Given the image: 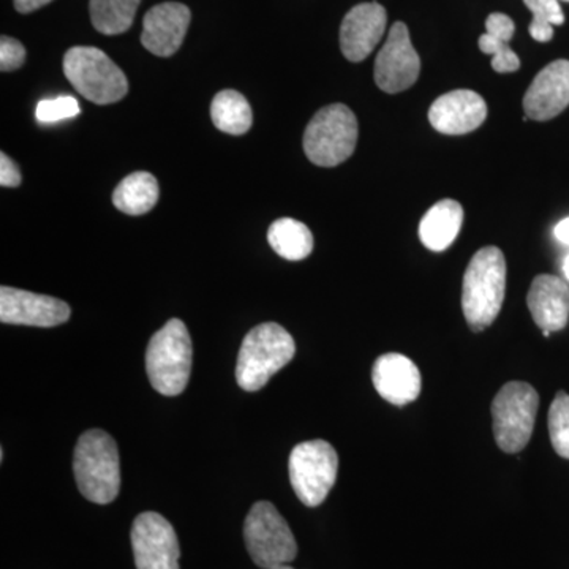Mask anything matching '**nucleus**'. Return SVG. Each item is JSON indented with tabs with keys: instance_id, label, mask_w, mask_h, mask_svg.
<instances>
[{
	"instance_id": "obj_1",
	"label": "nucleus",
	"mask_w": 569,
	"mask_h": 569,
	"mask_svg": "<svg viewBox=\"0 0 569 569\" xmlns=\"http://www.w3.org/2000/svg\"><path fill=\"white\" fill-rule=\"evenodd\" d=\"M507 290V261L498 247L478 250L468 264L462 283V310L471 331L496 321Z\"/></svg>"
},
{
	"instance_id": "obj_2",
	"label": "nucleus",
	"mask_w": 569,
	"mask_h": 569,
	"mask_svg": "<svg viewBox=\"0 0 569 569\" xmlns=\"http://www.w3.org/2000/svg\"><path fill=\"white\" fill-rule=\"evenodd\" d=\"M73 473L82 497L97 505L114 501L121 490V462L114 438L100 429L82 433L74 448Z\"/></svg>"
},
{
	"instance_id": "obj_3",
	"label": "nucleus",
	"mask_w": 569,
	"mask_h": 569,
	"mask_svg": "<svg viewBox=\"0 0 569 569\" xmlns=\"http://www.w3.org/2000/svg\"><path fill=\"white\" fill-rule=\"evenodd\" d=\"M296 343L287 329L277 323L253 328L242 340L236 365V380L244 391H260L272 376L295 358Z\"/></svg>"
},
{
	"instance_id": "obj_4",
	"label": "nucleus",
	"mask_w": 569,
	"mask_h": 569,
	"mask_svg": "<svg viewBox=\"0 0 569 569\" xmlns=\"http://www.w3.org/2000/svg\"><path fill=\"white\" fill-rule=\"evenodd\" d=\"M192 339L183 321L173 318L149 340L146 372L157 392L179 396L192 372Z\"/></svg>"
},
{
	"instance_id": "obj_5",
	"label": "nucleus",
	"mask_w": 569,
	"mask_h": 569,
	"mask_svg": "<svg viewBox=\"0 0 569 569\" xmlns=\"http://www.w3.org/2000/svg\"><path fill=\"white\" fill-rule=\"evenodd\" d=\"M63 73L78 93L96 104L119 102L129 92L123 71L99 48H70L63 58Z\"/></svg>"
},
{
	"instance_id": "obj_6",
	"label": "nucleus",
	"mask_w": 569,
	"mask_h": 569,
	"mask_svg": "<svg viewBox=\"0 0 569 569\" xmlns=\"http://www.w3.org/2000/svg\"><path fill=\"white\" fill-rule=\"evenodd\" d=\"M358 119L342 103L329 104L313 116L305 133L307 159L317 167L332 168L353 156Z\"/></svg>"
},
{
	"instance_id": "obj_7",
	"label": "nucleus",
	"mask_w": 569,
	"mask_h": 569,
	"mask_svg": "<svg viewBox=\"0 0 569 569\" xmlns=\"http://www.w3.org/2000/svg\"><path fill=\"white\" fill-rule=\"evenodd\" d=\"M539 407L537 389L523 381H511L492 402L493 436L498 448L518 455L529 445Z\"/></svg>"
},
{
	"instance_id": "obj_8",
	"label": "nucleus",
	"mask_w": 569,
	"mask_h": 569,
	"mask_svg": "<svg viewBox=\"0 0 569 569\" xmlns=\"http://www.w3.org/2000/svg\"><path fill=\"white\" fill-rule=\"evenodd\" d=\"M246 548L261 569L288 565L298 556V542L283 516L269 501H258L244 522Z\"/></svg>"
},
{
	"instance_id": "obj_9",
	"label": "nucleus",
	"mask_w": 569,
	"mask_h": 569,
	"mask_svg": "<svg viewBox=\"0 0 569 569\" xmlns=\"http://www.w3.org/2000/svg\"><path fill=\"white\" fill-rule=\"evenodd\" d=\"M288 473L299 500L306 507H320L335 488L339 456L328 441H305L291 451Z\"/></svg>"
},
{
	"instance_id": "obj_10",
	"label": "nucleus",
	"mask_w": 569,
	"mask_h": 569,
	"mask_svg": "<svg viewBox=\"0 0 569 569\" xmlns=\"http://www.w3.org/2000/svg\"><path fill=\"white\" fill-rule=\"evenodd\" d=\"M132 549L137 569H179L178 535L159 512H142L133 520Z\"/></svg>"
},
{
	"instance_id": "obj_11",
	"label": "nucleus",
	"mask_w": 569,
	"mask_h": 569,
	"mask_svg": "<svg viewBox=\"0 0 569 569\" xmlns=\"http://www.w3.org/2000/svg\"><path fill=\"white\" fill-rule=\"evenodd\" d=\"M419 71L421 59L411 44L410 32L403 22H396L376 59L373 78L377 86L388 93L407 91L418 81Z\"/></svg>"
},
{
	"instance_id": "obj_12",
	"label": "nucleus",
	"mask_w": 569,
	"mask_h": 569,
	"mask_svg": "<svg viewBox=\"0 0 569 569\" xmlns=\"http://www.w3.org/2000/svg\"><path fill=\"white\" fill-rule=\"evenodd\" d=\"M70 306L52 296L18 288H0V321L6 325L54 328L69 321Z\"/></svg>"
},
{
	"instance_id": "obj_13",
	"label": "nucleus",
	"mask_w": 569,
	"mask_h": 569,
	"mask_svg": "<svg viewBox=\"0 0 569 569\" xmlns=\"http://www.w3.org/2000/svg\"><path fill=\"white\" fill-rule=\"evenodd\" d=\"M388 14L377 2L353 7L340 26V50L350 62H362L372 54L387 32Z\"/></svg>"
},
{
	"instance_id": "obj_14",
	"label": "nucleus",
	"mask_w": 569,
	"mask_h": 569,
	"mask_svg": "<svg viewBox=\"0 0 569 569\" xmlns=\"http://www.w3.org/2000/svg\"><path fill=\"white\" fill-rule=\"evenodd\" d=\"M192 13L183 3L163 2L152 7L142 21L141 43L159 58H170L186 39Z\"/></svg>"
},
{
	"instance_id": "obj_15",
	"label": "nucleus",
	"mask_w": 569,
	"mask_h": 569,
	"mask_svg": "<svg viewBox=\"0 0 569 569\" xmlns=\"http://www.w3.org/2000/svg\"><path fill=\"white\" fill-rule=\"evenodd\" d=\"M569 107V61L550 62L545 67L523 97V110L533 121H549Z\"/></svg>"
},
{
	"instance_id": "obj_16",
	"label": "nucleus",
	"mask_w": 569,
	"mask_h": 569,
	"mask_svg": "<svg viewBox=\"0 0 569 569\" xmlns=\"http://www.w3.org/2000/svg\"><path fill=\"white\" fill-rule=\"evenodd\" d=\"M488 118V104L479 93L458 89L438 97L429 110V121L437 132L466 134L473 132Z\"/></svg>"
},
{
	"instance_id": "obj_17",
	"label": "nucleus",
	"mask_w": 569,
	"mask_h": 569,
	"mask_svg": "<svg viewBox=\"0 0 569 569\" xmlns=\"http://www.w3.org/2000/svg\"><path fill=\"white\" fill-rule=\"evenodd\" d=\"M378 395L392 406L415 402L421 392V373L417 365L400 353L381 355L372 369Z\"/></svg>"
},
{
	"instance_id": "obj_18",
	"label": "nucleus",
	"mask_w": 569,
	"mask_h": 569,
	"mask_svg": "<svg viewBox=\"0 0 569 569\" xmlns=\"http://www.w3.org/2000/svg\"><path fill=\"white\" fill-rule=\"evenodd\" d=\"M531 317L542 331H561L569 320V288L556 276L535 277L527 296Z\"/></svg>"
},
{
	"instance_id": "obj_19",
	"label": "nucleus",
	"mask_w": 569,
	"mask_h": 569,
	"mask_svg": "<svg viewBox=\"0 0 569 569\" xmlns=\"http://www.w3.org/2000/svg\"><path fill=\"white\" fill-rule=\"evenodd\" d=\"M462 223V206L456 200H441L422 217L419 238L432 252H443L458 238Z\"/></svg>"
},
{
	"instance_id": "obj_20",
	"label": "nucleus",
	"mask_w": 569,
	"mask_h": 569,
	"mask_svg": "<svg viewBox=\"0 0 569 569\" xmlns=\"http://www.w3.org/2000/svg\"><path fill=\"white\" fill-rule=\"evenodd\" d=\"M516 32V24L508 14L492 13L486 20V33L479 37V50L492 56V69L497 73H512L520 69V59L509 48Z\"/></svg>"
},
{
	"instance_id": "obj_21",
	"label": "nucleus",
	"mask_w": 569,
	"mask_h": 569,
	"mask_svg": "<svg viewBox=\"0 0 569 569\" xmlns=\"http://www.w3.org/2000/svg\"><path fill=\"white\" fill-rule=\"evenodd\" d=\"M160 197L159 182L151 173L137 171L122 179L112 192V204L127 216L152 211Z\"/></svg>"
},
{
	"instance_id": "obj_22",
	"label": "nucleus",
	"mask_w": 569,
	"mask_h": 569,
	"mask_svg": "<svg viewBox=\"0 0 569 569\" xmlns=\"http://www.w3.org/2000/svg\"><path fill=\"white\" fill-rule=\"evenodd\" d=\"M268 241L272 250L288 261L305 260L313 250L312 231L299 220L288 217L269 227Z\"/></svg>"
},
{
	"instance_id": "obj_23",
	"label": "nucleus",
	"mask_w": 569,
	"mask_h": 569,
	"mask_svg": "<svg viewBox=\"0 0 569 569\" xmlns=\"http://www.w3.org/2000/svg\"><path fill=\"white\" fill-rule=\"evenodd\" d=\"M213 126L220 132L241 137L252 127V108L241 92L227 89L213 97L211 104Z\"/></svg>"
},
{
	"instance_id": "obj_24",
	"label": "nucleus",
	"mask_w": 569,
	"mask_h": 569,
	"mask_svg": "<svg viewBox=\"0 0 569 569\" xmlns=\"http://www.w3.org/2000/svg\"><path fill=\"white\" fill-rule=\"evenodd\" d=\"M141 0H91V21L103 36H119L132 28Z\"/></svg>"
},
{
	"instance_id": "obj_25",
	"label": "nucleus",
	"mask_w": 569,
	"mask_h": 569,
	"mask_svg": "<svg viewBox=\"0 0 569 569\" xmlns=\"http://www.w3.org/2000/svg\"><path fill=\"white\" fill-rule=\"evenodd\" d=\"M527 9L533 13L529 32L539 43H548L553 39V26L565 22L563 10L559 0H523Z\"/></svg>"
},
{
	"instance_id": "obj_26",
	"label": "nucleus",
	"mask_w": 569,
	"mask_h": 569,
	"mask_svg": "<svg viewBox=\"0 0 569 569\" xmlns=\"http://www.w3.org/2000/svg\"><path fill=\"white\" fill-rule=\"evenodd\" d=\"M550 443L560 458L569 459V395L560 391L549 410Z\"/></svg>"
},
{
	"instance_id": "obj_27",
	"label": "nucleus",
	"mask_w": 569,
	"mask_h": 569,
	"mask_svg": "<svg viewBox=\"0 0 569 569\" xmlns=\"http://www.w3.org/2000/svg\"><path fill=\"white\" fill-rule=\"evenodd\" d=\"M81 108L74 97L63 96L58 99L41 100L37 104L36 118L40 123L66 121L80 114Z\"/></svg>"
},
{
	"instance_id": "obj_28",
	"label": "nucleus",
	"mask_w": 569,
	"mask_h": 569,
	"mask_svg": "<svg viewBox=\"0 0 569 569\" xmlns=\"http://www.w3.org/2000/svg\"><path fill=\"white\" fill-rule=\"evenodd\" d=\"M26 61V48L21 41L3 36L0 39V70L14 71Z\"/></svg>"
},
{
	"instance_id": "obj_29",
	"label": "nucleus",
	"mask_w": 569,
	"mask_h": 569,
	"mask_svg": "<svg viewBox=\"0 0 569 569\" xmlns=\"http://www.w3.org/2000/svg\"><path fill=\"white\" fill-rule=\"evenodd\" d=\"M20 183V168H18V164L14 163L6 152L0 153V186L18 187Z\"/></svg>"
},
{
	"instance_id": "obj_30",
	"label": "nucleus",
	"mask_w": 569,
	"mask_h": 569,
	"mask_svg": "<svg viewBox=\"0 0 569 569\" xmlns=\"http://www.w3.org/2000/svg\"><path fill=\"white\" fill-rule=\"evenodd\" d=\"M52 0H14V9L20 11L22 14L32 13L41 9V7L48 6Z\"/></svg>"
},
{
	"instance_id": "obj_31",
	"label": "nucleus",
	"mask_w": 569,
	"mask_h": 569,
	"mask_svg": "<svg viewBox=\"0 0 569 569\" xmlns=\"http://www.w3.org/2000/svg\"><path fill=\"white\" fill-rule=\"evenodd\" d=\"M553 234H556V238L559 239L561 244L569 246V217L557 224Z\"/></svg>"
},
{
	"instance_id": "obj_32",
	"label": "nucleus",
	"mask_w": 569,
	"mask_h": 569,
	"mask_svg": "<svg viewBox=\"0 0 569 569\" xmlns=\"http://www.w3.org/2000/svg\"><path fill=\"white\" fill-rule=\"evenodd\" d=\"M563 272H565V276H567V279L569 280V254L567 258H565V261H563Z\"/></svg>"
},
{
	"instance_id": "obj_33",
	"label": "nucleus",
	"mask_w": 569,
	"mask_h": 569,
	"mask_svg": "<svg viewBox=\"0 0 569 569\" xmlns=\"http://www.w3.org/2000/svg\"><path fill=\"white\" fill-rule=\"evenodd\" d=\"M274 569H295V568L288 567V565H282V567H277Z\"/></svg>"
},
{
	"instance_id": "obj_34",
	"label": "nucleus",
	"mask_w": 569,
	"mask_h": 569,
	"mask_svg": "<svg viewBox=\"0 0 569 569\" xmlns=\"http://www.w3.org/2000/svg\"><path fill=\"white\" fill-rule=\"evenodd\" d=\"M550 335H552V332H550V331H542V336H545V337H549Z\"/></svg>"
},
{
	"instance_id": "obj_35",
	"label": "nucleus",
	"mask_w": 569,
	"mask_h": 569,
	"mask_svg": "<svg viewBox=\"0 0 569 569\" xmlns=\"http://www.w3.org/2000/svg\"><path fill=\"white\" fill-rule=\"evenodd\" d=\"M563 2H569V0H563Z\"/></svg>"
}]
</instances>
